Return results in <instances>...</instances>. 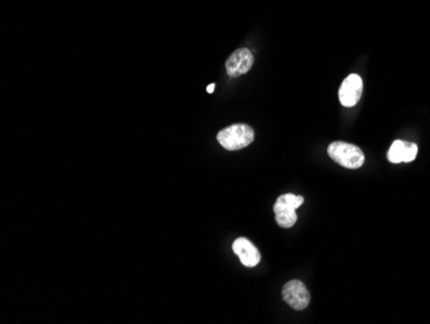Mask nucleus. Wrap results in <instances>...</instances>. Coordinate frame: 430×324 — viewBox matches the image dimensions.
Returning a JSON list of instances; mask_svg holds the SVG:
<instances>
[{
  "label": "nucleus",
  "instance_id": "nucleus-1",
  "mask_svg": "<svg viewBox=\"0 0 430 324\" xmlns=\"http://www.w3.org/2000/svg\"><path fill=\"white\" fill-rule=\"evenodd\" d=\"M327 153L333 162L344 168H360L365 163V154L361 148L348 142L335 141L330 144Z\"/></svg>",
  "mask_w": 430,
  "mask_h": 324
},
{
  "label": "nucleus",
  "instance_id": "nucleus-2",
  "mask_svg": "<svg viewBox=\"0 0 430 324\" xmlns=\"http://www.w3.org/2000/svg\"><path fill=\"white\" fill-rule=\"evenodd\" d=\"M216 139L226 150L235 151L249 146L254 141L255 134L254 129L248 124H233L222 129Z\"/></svg>",
  "mask_w": 430,
  "mask_h": 324
},
{
  "label": "nucleus",
  "instance_id": "nucleus-3",
  "mask_svg": "<svg viewBox=\"0 0 430 324\" xmlns=\"http://www.w3.org/2000/svg\"><path fill=\"white\" fill-rule=\"evenodd\" d=\"M304 203V198L294 194H285L276 200L273 211L276 215V221L281 227H292L295 225L298 216L297 210Z\"/></svg>",
  "mask_w": 430,
  "mask_h": 324
},
{
  "label": "nucleus",
  "instance_id": "nucleus-4",
  "mask_svg": "<svg viewBox=\"0 0 430 324\" xmlns=\"http://www.w3.org/2000/svg\"><path fill=\"white\" fill-rule=\"evenodd\" d=\"M282 298L287 305H290L295 310H304L311 301L309 291L307 289L304 283L300 281H290L286 283L282 288Z\"/></svg>",
  "mask_w": 430,
  "mask_h": 324
},
{
  "label": "nucleus",
  "instance_id": "nucleus-5",
  "mask_svg": "<svg viewBox=\"0 0 430 324\" xmlns=\"http://www.w3.org/2000/svg\"><path fill=\"white\" fill-rule=\"evenodd\" d=\"M363 83L361 77L357 74H351L344 79L343 85L340 87L339 99L341 105L346 107L357 105V102L361 99Z\"/></svg>",
  "mask_w": 430,
  "mask_h": 324
},
{
  "label": "nucleus",
  "instance_id": "nucleus-6",
  "mask_svg": "<svg viewBox=\"0 0 430 324\" xmlns=\"http://www.w3.org/2000/svg\"><path fill=\"white\" fill-rule=\"evenodd\" d=\"M253 64H254V56L251 50L248 48H240L228 57L226 63V69L231 78H236L246 74L251 69Z\"/></svg>",
  "mask_w": 430,
  "mask_h": 324
},
{
  "label": "nucleus",
  "instance_id": "nucleus-7",
  "mask_svg": "<svg viewBox=\"0 0 430 324\" xmlns=\"http://www.w3.org/2000/svg\"><path fill=\"white\" fill-rule=\"evenodd\" d=\"M233 252L240 257V261L246 268H255L260 262V254L257 247L246 238H238L232 244Z\"/></svg>",
  "mask_w": 430,
  "mask_h": 324
},
{
  "label": "nucleus",
  "instance_id": "nucleus-8",
  "mask_svg": "<svg viewBox=\"0 0 430 324\" xmlns=\"http://www.w3.org/2000/svg\"><path fill=\"white\" fill-rule=\"evenodd\" d=\"M417 156V145L414 142L396 140L389 148L387 158L390 163H409L415 161Z\"/></svg>",
  "mask_w": 430,
  "mask_h": 324
},
{
  "label": "nucleus",
  "instance_id": "nucleus-9",
  "mask_svg": "<svg viewBox=\"0 0 430 324\" xmlns=\"http://www.w3.org/2000/svg\"><path fill=\"white\" fill-rule=\"evenodd\" d=\"M215 90V85L214 83H213V85H210L208 87V92L209 93H211V92L214 91Z\"/></svg>",
  "mask_w": 430,
  "mask_h": 324
}]
</instances>
